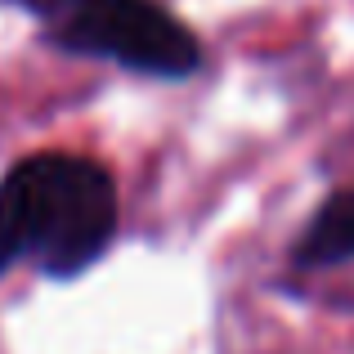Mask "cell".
<instances>
[{"mask_svg":"<svg viewBox=\"0 0 354 354\" xmlns=\"http://www.w3.org/2000/svg\"><path fill=\"white\" fill-rule=\"evenodd\" d=\"M113 234L117 184L95 157L36 153L0 180V278L18 265L77 278L113 247Z\"/></svg>","mask_w":354,"mask_h":354,"instance_id":"cell-1","label":"cell"},{"mask_svg":"<svg viewBox=\"0 0 354 354\" xmlns=\"http://www.w3.org/2000/svg\"><path fill=\"white\" fill-rule=\"evenodd\" d=\"M45 41L162 81H184L202 68L198 36L157 0H72L68 14L45 27Z\"/></svg>","mask_w":354,"mask_h":354,"instance_id":"cell-2","label":"cell"},{"mask_svg":"<svg viewBox=\"0 0 354 354\" xmlns=\"http://www.w3.org/2000/svg\"><path fill=\"white\" fill-rule=\"evenodd\" d=\"M346 260H354V189L332 193L292 247L296 269H337Z\"/></svg>","mask_w":354,"mask_h":354,"instance_id":"cell-3","label":"cell"},{"mask_svg":"<svg viewBox=\"0 0 354 354\" xmlns=\"http://www.w3.org/2000/svg\"><path fill=\"white\" fill-rule=\"evenodd\" d=\"M9 5H18L23 14L41 18V27H50L59 14H68V5H72V0H9Z\"/></svg>","mask_w":354,"mask_h":354,"instance_id":"cell-4","label":"cell"}]
</instances>
